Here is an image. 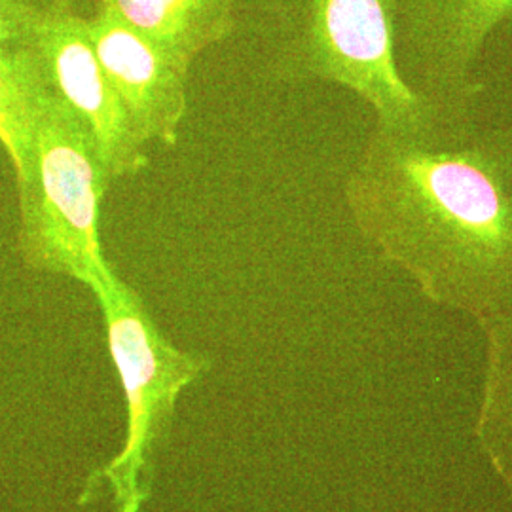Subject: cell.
Instances as JSON below:
<instances>
[{
	"instance_id": "6da1fadb",
	"label": "cell",
	"mask_w": 512,
	"mask_h": 512,
	"mask_svg": "<svg viewBox=\"0 0 512 512\" xmlns=\"http://www.w3.org/2000/svg\"><path fill=\"white\" fill-rule=\"evenodd\" d=\"M344 196L363 238L429 302L475 321L512 306V181L475 128L435 139L374 128Z\"/></svg>"
},
{
	"instance_id": "7a4b0ae2",
	"label": "cell",
	"mask_w": 512,
	"mask_h": 512,
	"mask_svg": "<svg viewBox=\"0 0 512 512\" xmlns=\"http://www.w3.org/2000/svg\"><path fill=\"white\" fill-rule=\"evenodd\" d=\"M90 291L103 313L110 357L124 389L128 431L120 452L84 478L78 503L88 507L109 495L112 512H143L154 495L181 395L213 361L169 342L143 298L120 275Z\"/></svg>"
},
{
	"instance_id": "3957f363",
	"label": "cell",
	"mask_w": 512,
	"mask_h": 512,
	"mask_svg": "<svg viewBox=\"0 0 512 512\" xmlns=\"http://www.w3.org/2000/svg\"><path fill=\"white\" fill-rule=\"evenodd\" d=\"M109 184L92 133L42 80L31 175L18 188V249L27 268L88 289L116 274L99 230Z\"/></svg>"
},
{
	"instance_id": "277c9868",
	"label": "cell",
	"mask_w": 512,
	"mask_h": 512,
	"mask_svg": "<svg viewBox=\"0 0 512 512\" xmlns=\"http://www.w3.org/2000/svg\"><path fill=\"white\" fill-rule=\"evenodd\" d=\"M291 71L355 93L374 112L376 128L401 137L435 139L473 128L404 78L397 0H300Z\"/></svg>"
},
{
	"instance_id": "5b68a950",
	"label": "cell",
	"mask_w": 512,
	"mask_h": 512,
	"mask_svg": "<svg viewBox=\"0 0 512 512\" xmlns=\"http://www.w3.org/2000/svg\"><path fill=\"white\" fill-rule=\"evenodd\" d=\"M512 23V0H397V54L412 88L471 122L486 44Z\"/></svg>"
},
{
	"instance_id": "8992f818",
	"label": "cell",
	"mask_w": 512,
	"mask_h": 512,
	"mask_svg": "<svg viewBox=\"0 0 512 512\" xmlns=\"http://www.w3.org/2000/svg\"><path fill=\"white\" fill-rule=\"evenodd\" d=\"M31 50L46 88L92 133L110 183L143 171L148 145L110 86L86 18L76 14L73 0H48L40 6Z\"/></svg>"
},
{
	"instance_id": "52a82bcc",
	"label": "cell",
	"mask_w": 512,
	"mask_h": 512,
	"mask_svg": "<svg viewBox=\"0 0 512 512\" xmlns=\"http://www.w3.org/2000/svg\"><path fill=\"white\" fill-rule=\"evenodd\" d=\"M99 63L137 135L175 147L188 109L190 63L103 10L86 18Z\"/></svg>"
},
{
	"instance_id": "ba28073f",
	"label": "cell",
	"mask_w": 512,
	"mask_h": 512,
	"mask_svg": "<svg viewBox=\"0 0 512 512\" xmlns=\"http://www.w3.org/2000/svg\"><path fill=\"white\" fill-rule=\"evenodd\" d=\"M239 0H97V10L120 19L169 54L192 61L236 29Z\"/></svg>"
},
{
	"instance_id": "9c48e42d",
	"label": "cell",
	"mask_w": 512,
	"mask_h": 512,
	"mask_svg": "<svg viewBox=\"0 0 512 512\" xmlns=\"http://www.w3.org/2000/svg\"><path fill=\"white\" fill-rule=\"evenodd\" d=\"M484 332V376L475 439L512 509V306L476 321Z\"/></svg>"
},
{
	"instance_id": "30bf717a",
	"label": "cell",
	"mask_w": 512,
	"mask_h": 512,
	"mask_svg": "<svg viewBox=\"0 0 512 512\" xmlns=\"http://www.w3.org/2000/svg\"><path fill=\"white\" fill-rule=\"evenodd\" d=\"M40 86L35 55L16 63L0 59V145L14 167L18 188L31 175Z\"/></svg>"
},
{
	"instance_id": "8fae6325",
	"label": "cell",
	"mask_w": 512,
	"mask_h": 512,
	"mask_svg": "<svg viewBox=\"0 0 512 512\" xmlns=\"http://www.w3.org/2000/svg\"><path fill=\"white\" fill-rule=\"evenodd\" d=\"M40 6L31 0H0V59L16 63L33 54Z\"/></svg>"
},
{
	"instance_id": "7c38bea8",
	"label": "cell",
	"mask_w": 512,
	"mask_h": 512,
	"mask_svg": "<svg viewBox=\"0 0 512 512\" xmlns=\"http://www.w3.org/2000/svg\"><path fill=\"white\" fill-rule=\"evenodd\" d=\"M476 141L512 181V120L497 128L476 131Z\"/></svg>"
}]
</instances>
